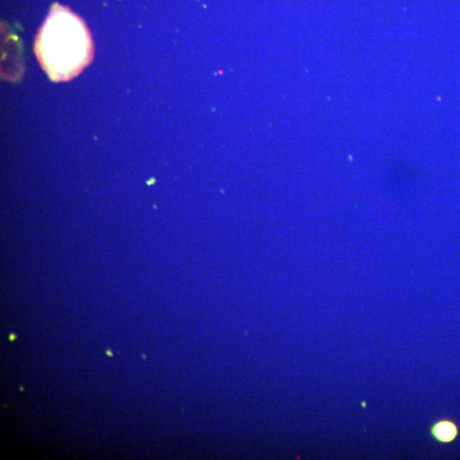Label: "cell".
Listing matches in <instances>:
<instances>
[{
  "instance_id": "1",
  "label": "cell",
  "mask_w": 460,
  "mask_h": 460,
  "mask_svg": "<svg viewBox=\"0 0 460 460\" xmlns=\"http://www.w3.org/2000/svg\"><path fill=\"white\" fill-rule=\"evenodd\" d=\"M39 63L55 82L78 76L92 61L91 35L83 20L55 3L36 38Z\"/></svg>"
},
{
  "instance_id": "4",
  "label": "cell",
  "mask_w": 460,
  "mask_h": 460,
  "mask_svg": "<svg viewBox=\"0 0 460 460\" xmlns=\"http://www.w3.org/2000/svg\"><path fill=\"white\" fill-rule=\"evenodd\" d=\"M106 354H107V355H109V356H113V355H113V352H112V351H110V350H109V349H108V350H107V351H106Z\"/></svg>"
},
{
  "instance_id": "2",
  "label": "cell",
  "mask_w": 460,
  "mask_h": 460,
  "mask_svg": "<svg viewBox=\"0 0 460 460\" xmlns=\"http://www.w3.org/2000/svg\"><path fill=\"white\" fill-rule=\"evenodd\" d=\"M429 434L437 443L450 444L460 436V426L454 419L442 418L432 423L429 429Z\"/></svg>"
},
{
  "instance_id": "3",
  "label": "cell",
  "mask_w": 460,
  "mask_h": 460,
  "mask_svg": "<svg viewBox=\"0 0 460 460\" xmlns=\"http://www.w3.org/2000/svg\"><path fill=\"white\" fill-rule=\"evenodd\" d=\"M9 338H10V341H14V340H15V339H16V336L15 335V334H13V333H11V334H10V337H9Z\"/></svg>"
}]
</instances>
